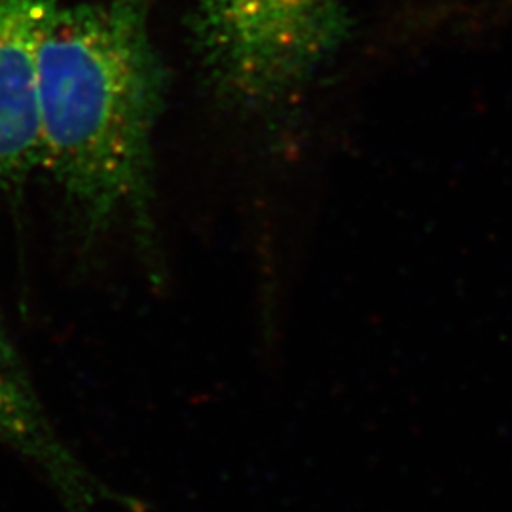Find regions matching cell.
Masks as SVG:
<instances>
[{
	"mask_svg": "<svg viewBox=\"0 0 512 512\" xmlns=\"http://www.w3.org/2000/svg\"><path fill=\"white\" fill-rule=\"evenodd\" d=\"M348 27V0H202L200 38L213 76L251 101L302 84Z\"/></svg>",
	"mask_w": 512,
	"mask_h": 512,
	"instance_id": "7a4b0ae2",
	"label": "cell"
},
{
	"mask_svg": "<svg viewBox=\"0 0 512 512\" xmlns=\"http://www.w3.org/2000/svg\"><path fill=\"white\" fill-rule=\"evenodd\" d=\"M57 0H0V188L40 167V50Z\"/></svg>",
	"mask_w": 512,
	"mask_h": 512,
	"instance_id": "277c9868",
	"label": "cell"
},
{
	"mask_svg": "<svg viewBox=\"0 0 512 512\" xmlns=\"http://www.w3.org/2000/svg\"><path fill=\"white\" fill-rule=\"evenodd\" d=\"M164 101L148 0L57 6L40 50V167L92 224L145 207Z\"/></svg>",
	"mask_w": 512,
	"mask_h": 512,
	"instance_id": "6da1fadb",
	"label": "cell"
},
{
	"mask_svg": "<svg viewBox=\"0 0 512 512\" xmlns=\"http://www.w3.org/2000/svg\"><path fill=\"white\" fill-rule=\"evenodd\" d=\"M0 442L29 461L63 512H101L107 505L141 512L137 501L93 475L61 439L0 315Z\"/></svg>",
	"mask_w": 512,
	"mask_h": 512,
	"instance_id": "3957f363",
	"label": "cell"
}]
</instances>
